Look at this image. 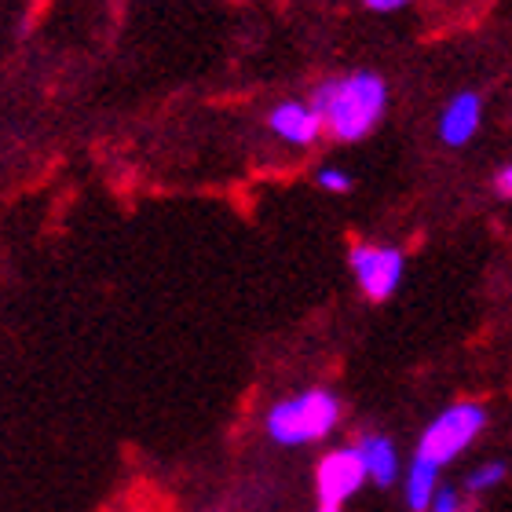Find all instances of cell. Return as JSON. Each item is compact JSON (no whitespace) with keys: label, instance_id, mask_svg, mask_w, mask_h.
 I'll use <instances>...</instances> for the list:
<instances>
[{"label":"cell","instance_id":"14","mask_svg":"<svg viewBox=\"0 0 512 512\" xmlns=\"http://www.w3.org/2000/svg\"><path fill=\"white\" fill-rule=\"evenodd\" d=\"M374 11H392V8H403V4H410V0H366Z\"/></svg>","mask_w":512,"mask_h":512},{"label":"cell","instance_id":"8","mask_svg":"<svg viewBox=\"0 0 512 512\" xmlns=\"http://www.w3.org/2000/svg\"><path fill=\"white\" fill-rule=\"evenodd\" d=\"M271 128H275L278 136L289 139V143H311V139L319 136V118L311 114V107H300V103H286V107H278L271 114Z\"/></svg>","mask_w":512,"mask_h":512},{"label":"cell","instance_id":"15","mask_svg":"<svg viewBox=\"0 0 512 512\" xmlns=\"http://www.w3.org/2000/svg\"><path fill=\"white\" fill-rule=\"evenodd\" d=\"M319 512H341V509H326V505H322V509Z\"/></svg>","mask_w":512,"mask_h":512},{"label":"cell","instance_id":"4","mask_svg":"<svg viewBox=\"0 0 512 512\" xmlns=\"http://www.w3.org/2000/svg\"><path fill=\"white\" fill-rule=\"evenodd\" d=\"M363 480H366V472H363V465H359L355 447L333 450L319 465V502L326 505V509H341V505L363 487Z\"/></svg>","mask_w":512,"mask_h":512},{"label":"cell","instance_id":"3","mask_svg":"<svg viewBox=\"0 0 512 512\" xmlns=\"http://www.w3.org/2000/svg\"><path fill=\"white\" fill-rule=\"evenodd\" d=\"M483 425H487V410L480 403H458L443 410V414L425 428L421 436V447H417V458L428 461V465H447L469 447L472 439L480 436Z\"/></svg>","mask_w":512,"mask_h":512},{"label":"cell","instance_id":"11","mask_svg":"<svg viewBox=\"0 0 512 512\" xmlns=\"http://www.w3.org/2000/svg\"><path fill=\"white\" fill-rule=\"evenodd\" d=\"M428 512H461V498L458 491H436L432 494V502H428Z\"/></svg>","mask_w":512,"mask_h":512},{"label":"cell","instance_id":"10","mask_svg":"<svg viewBox=\"0 0 512 512\" xmlns=\"http://www.w3.org/2000/svg\"><path fill=\"white\" fill-rule=\"evenodd\" d=\"M505 465L502 461H487V465H480V469L469 476V491L472 494H480V491H491V487H498V483L505 480Z\"/></svg>","mask_w":512,"mask_h":512},{"label":"cell","instance_id":"1","mask_svg":"<svg viewBox=\"0 0 512 512\" xmlns=\"http://www.w3.org/2000/svg\"><path fill=\"white\" fill-rule=\"evenodd\" d=\"M384 110V85L374 74L337 77L315 92L311 114L337 139H359L377 125Z\"/></svg>","mask_w":512,"mask_h":512},{"label":"cell","instance_id":"6","mask_svg":"<svg viewBox=\"0 0 512 512\" xmlns=\"http://www.w3.org/2000/svg\"><path fill=\"white\" fill-rule=\"evenodd\" d=\"M355 454H359V465H363L366 480L381 483V487H388V483L395 480V472H399V465H395V447L388 443V439H381V436H366V439H359V447H355Z\"/></svg>","mask_w":512,"mask_h":512},{"label":"cell","instance_id":"13","mask_svg":"<svg viewBox=\"0 0 512 512\" xmlns=\"http://www.w3.org/2000/svg\"><path fill=\"white\" fill-rule=\"evenodd\" d=\"M509 191H512V169L505 165V169L498 172V194H502V198H509Z\"/></svg>","mask_w":512,"mask_h":512},{"label":"cell","instance_id":"2","mask_svg":"<svg viewBox=\"0 0 512 512\" xmlns=\"http://www.w3.org/2000/svg\"><path fill=\"white\" fill-rule=\"evenodd\" d=\"M341 417V406L330 392H304L297 399H286L278 403L271 414H267V432L275 443L282 447H297V443H315L337 425Z\"/></svg>","mask_w":512,"mask_h":512},{"label":"cell","instance_id":"5","mask_svg":"<svg viewBox=\"0 0 512 512\" xmlns=\"http://www.w3.org/2000/svg\"><path fill=\"white\" fill-rule=\"evenodd\" d=\"M352 267L359 282L366 286V293L374 300H384L399 286V275H403V256L395 249H374V246H355L352 249Z\"/></svg>","mask_w":512,"mask_h":512},{"label":"cell","instance_id":"12","mask_svg":"<svg viewBox=\"0 0 512 512\" xmlns=\"http://www.w3.org/2000/svg\"><path fill=\"white\" fill-rule=\"evenodd\" d=\"M319 180H322V187H326V191H348V187H352V180H348L344 172H337V169H326Z\"/></svg>","mask_w":512,"mask_h":512},{"label":"cell","instance_id":"7","mask_svg":"<svg viewBox=\"0 0 512 512\" xmlns=\"http://www.w3.org/2000/svg\"><path fill=\"white\" fill-rule=\"evenodd\" d=\"M476 128H480V99L458 96L447 107V114H443L439 132H443V139H447L450 147H461V143H469V136Z\"/></svg>","mask_w":512,"mask_h":512},{"label":"cell","instance_id":"9","mask_svg":"<svg viewBox=\"0 0 512 512\" xmlns=\"http://www.w3.org/2000/svg\"><path fill=\"white\" fill-rule=\"evenodd\" d=\"M439 469L436 465H428V461L414 458L410 465V476H406V502L414 512H425L428 502H432V494L439 491Z\"/></svg>","mask_w":512,"mask_h":512}]
</instances>
